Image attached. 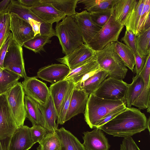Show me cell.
<instances>
[{"label":"cell","mask_w":150,"mask_h":150,"mask_svg":"<svg viewBox=\"0 0 150 150\" xmlns=\"http://www.w3.org/2000/svg\"><path fill=\"white\" fill-rule=\"evenodd\" d=\"M142 75H136L132 78V82L128 84L125 96L127 108H131L133 103L141 93L144 86Z\"/></svg>","instance_id":"cell-28"},{"label":"cell","mask_w":150,"mask_h":150,"mask_svg":"<svg viewBox=\"0 0 150 150\" xmlns=\"http://www.w3.org/2000/svg\"><path fill=\"white\" fill-rule=\"evenodd\" d=\"M37 78V76H27L21 83V85L25 95L38 104L44 106L48 101L50 94V90L46 84Z\"/></svg>","instance_id":"cell-10"},{"label":"cell","mask_w":150,"mask_h":150,"mask_svg":"<svg viewBox=\"0 0 150 150\" xmlns=\"http://www.w3.org/2000/svg\"><path fill=\"white\" fill-rule=\"evenodd\" d=\"M126 107V104H125L110 112L98 120L95 125L94 128H98L110 121L125 110Z\"/></svg>","instance_id":"cell-41"},{"label":"cell","mask_w":150,"mask_h":150,"mask_svg":"<svg viewBox=\"0 0 150 150\" xmlns=\"http://www.w3.org/2000/svg\"><path fill=\"white\" fill-rule=\"evenodd\" d=\"M11 2L8 10L9 13H14L28 22L32 19L42 23H45L33 13L29 8L21 5L18 0H11Z\"/></svg>","instance_id":"cell-33"},{"label":"cell","mask_w":150,"mask_h":150,"mask_svg":"<svg viewBox=\"0 0 150 150\" xmlns=\"http://www.w3.org/2000/svg\"><path fill=\"white\" fill-rule=\"evenodd\" d=\"M34 144L30 128L23 125L18 127L12 135L9 150H28Z\"/></svg>","instance_id":"cell-19"},{"label":"cell","mask_w":150,"mask_h":150,"mask_svg":"<svg viewBox=\"0 0 150 150\" xmlns=\"http://www.w3.org/2000/svg\"><path fill=\"white\" fill-rule=\"evenodd\" d=\"M124 26L115 20L112 9L111 15L107 22L87 45L95 51L102 50L109 43L118 41Z\"/></svg>","instance_id":"cell-5"},{"label":"cell","mask_w":150,"mask_h":150,"mask_svg":"<svg viewBox=\"0 0 150 150\" xmlns=\"http://www.w3.org/2000/svg\"><path fill=\"white\" fill-rule=\"evenodd\" d=\"M83 144L86 150H108L110 147L108 139L99 128L91 131L83 132Z\"/></svg>","instance_id":"cell-17"},{"label":"cell","mask_w":150,"mask_h":150,"mask_svg":"<svg viewBox=\"0 0 150 150\" xmlns=\"http://www.w3.org/2000/svg\"><path fill=\"white\" fill-rule=\"evenodd\" d=\"M55 31L61 45L63 53L69 54L83 44V40L74 18L66 16L57 23Z\"/></svg>","instance_id":"cell-3"},{"label":"cell","mask_w":150,"mask_h":150,"mask_svg":"<svg viewBox=\"0 0 150 150\" xmlns=\"http://www.w3.org/2000/svg\"><path fill=\"white\" fill-rule=\"evenodd\" d=\"M10 28L13 39L22 46L34 36L29 23L13 13H10Z\"/></svg>","instance_id":"cell-11"},{"label":"cell","mask_w":150,"mask_h":150,"mask_svg":"<svg viewBox=\"0 0 150 150\" xmlns=\"http://www.w3.org/2000/svg\"><path fill=\"white\" fill-rule=\"evenodd\" d=\"M11 137H8L0 141V150H9Z\"/></svg>","instance_id":"cell-49"},{"label":"cell","mask_w":150,"mask_h":150,"mask_svg":"<svg viewBox=\"0 0 150 150\" xmlns=\"http://www.w3.org/2000/svg\"><path fill=\"white\" fill-rule=\"evenodd\" d=\"M108 76L107 72L100 69L85 80L76 84L75 87L83 90L89 95L93 93Z\"/></svg>","instance_id":"cell-23"},{"label":"cell","mask_w":150,"mask_h":150,"mask_svg":"<svg viewBox=\"0 0 150 150\" xmlns=\"http://www.w3.org/2000/svg\"><path fill=\"white\" fill-rule=\"evenodd\" d=\"M95 51L83 44L69 55L58 58L57 60L72 70L88 61L95 56Z\"/></svg>","instance_id":"cell-14"},{"label":"cell","mask_w":150,"mask_h":150,"mask_svg":"<svg viewBox=\"0 0 150 150\" xmlns=\"http://www.w3.org/2000/svg\"><path fill=\"white\" fill-rule=\"evenodd\" d=\"M52 5L56 9L64 13L66 16H74L75 9L79 0H41Z\"/></svg>","instance_id":"cell-31"},{"label":"cell","mask_w":150,"mask_h":150,"mask_svg":"<svg viewBox=\"0 0 150 150\" xmlns=\"http://www.w3.org/2000/svg\"><path fill=\"white\" fill-rule=\"evenodd\" d=\"M55 132L61 141L62 150H86L79 139L64 127L58 129Z\"/></svg>","instance_id":"cell-25"},{"label":"cell","mask_w":150,"mask_h":150,"mask_svg":"<svg viewBox=\"0 0 150 150\" xmlns=\"http://www.w3.org/2000/svg\"><path fill=\"white\" fill-rule=\"evenodd\" d=\"M11 3V0H4L0 2V12L8 13V9Z\"/></svg>","instance_id":"cell-46"},{"label":"cell","mask_w":150,"mask_h":150,"mask_svg":"<svg viewBox=\"0 0 150 150\" xmlns=\"http://www.w3.org/2000/svg\"><path fill=\"white\" fill-rule=\"evenodd\" d=\"M125 104L126 101L107 100L91 93L89 96L85 110V121L90 128L93 129L100 120Z\"/></svg>","instance_id":"cell-2"},{"label":"cell","mask_w":150,"mask_h":150,"mask_svg":"<svg viewBox=\"0 0 150 150\" xmlns=\"http://www.w3.org/2000/svg\"><path fill=\"white\" fill-rule=\"evenodd\" d=\"M128 84L123 81L109 77L106 79L93 93L100 98L111 100L125 99Z\"/></svg>","instance_id":"cell-8"},{"label":"cell","mask_w":150,"mask_h":150,"mask_svg":"<svg viewBox=\"0 0 150 150\" xmlns=\"http://www.w3.org/2000/svg\"><path fill=\"white\" fill-rule=\"evenodd\" d=\"M18 0L21 5L29 8L34 6L40 1V0Z\"/></svg>","instance_id":"cell-47"},{"label":"cell","mask_w":150,"mask_h":150,"mask_svg":"<svg viewBox=\"0 0 150 150\" xmlns=\"http://www.w3.org/2000/svg\"><path fill=\"white\" fill-rule=\"evenodd\" d=\"M71 70L64 64H52L40 69L37 73V76L52 84L63 80Z\"/></svg>","instance_id":"cell-15"},{"label":"cell","mask_w":150,"mask_h":150,"mask_svg":"<svg viewBox=\"0 0 150 150\" xmlns=\"http://www.w3.org/2000/svg\"><path fill=\"white\" fill-rule=\"evenodd\" d=\"M30 131L32 139L34 144L40 143L48 132L45 128L40 125H33L30 128Z\"/></svg>","instance_id":"cell-39"},{"label":"cell","mask_w":150,"mask_h":150,"mask_svg":"<svg viewBox=\"0 0 150 150\" xmlns=\"http://www.w3.org/2000/svg\"><path fill=\"white\" fill-rule=\"evenodd\" d=\"M70 81L69 79L63 80L51 84L49 88L50 94L57 111V117Z\"/></svg>","instance_id":"cell-26"},{"label":"cell","mask_w":150,"mask_h":150,"mask_svg":"<svg viewBox=\"0 0 150 150\" xmlns=\"http://www.w3.org/2000/svg\"><path fill=\"white\" fill-rule=\"evenodd\" d=\"M115 48L125 66L133 72L135 63L133 51L125 44L118 41L115 42Z\"/></svg>","instance_id":"cell-32"},{"label":"cell","mask_w":150,"mask_h":150,"mask_svg":"<svg viewBox=\"0 0 150 150\" xmlns=\"http://www.w3.org/2000/svg\"><path fill=\"white\" fill-rule=\"evenodd\" d=\"M99 69H100L95 56L87 62L71 70L63 80H70L76 84L79 82L86 75Z\"/></svg>","instance_id":"cell-24"},{"label":"cell","mask_w":150,"mask_h":150,"mask_svg":"<svg viewBox=\"0 0 150 150\" xmlns=\"http://www.w3.org/2000/svg\"><path fill=\"white\" fill-rule=\"evenodd\" d=\"M115 43H110L102 50L95 51V57L100 69L107 72L109 77L123 80L128 70L116 52Z\"/></svg>","instance_id":"cell-4"},{"label":"cell","mask_w":150,"mask_h":150,"mask_svg":"<svg viewBox=\"0 0 150 150\" xmlns=\"http://www.w3.org/2000/svg\"><path fill=\"white\" fill-rule=\"evenodd\" d=\"M5 94L18 127L23 125L26 114L24 103L25 94L21 83L18 82Z\"/></svg>","instance_id":"cell-6"},{"label":"cell","mask_w":150,"mask_h":150,"mask_svg":"<svg viewBox=\"0 0 150 150\" xmlns=\"http://www.w3.org/2000/svg\"><path fill=\"white\" fill-rule=\"evenodd\" d=\"M67 90L61 104L59 114L57 117V124L63 125L65 123V116L68 110L73 92L75 84L71 80Z\"/></svg>","instance_id":"cell-37"},{"label":"cell","mask_w":150,"mask_h":150,"mask_svg":"<svg viewBox=\"0 0 150 150\" xmlns=\"http://www.w3.org/2000/svg\"><path fill=\"white\" fill-rule=\"evenodd\" d=\"M51 38L47 35L38 34L25 42L23 46L36 53H39L41 51H44V46L51 43Z\"/></svg>","instance_id":"cell-36"},{"label":"cell","mask_w":150,"mask_h":150,"mask_svg":"<svg viewBox=\"0 0 150 150\" xmlns=\"http://www.w3.org/2000/svg\"><path fill=\"white\" fill-rule=\"evenodd\" d=\"M150 117H149V118L147 119L146 129H148L149 133L150 132Z\"/></svg>","instance_id":"cell-50"},{"label":"cell","mask_w":150,"mask_h":150,"mask_svg":"<svg viewBox=\"0 0 150 150\" xmlns=\"http://www.w3.org/2000/svg\"><path fill=\"white\" fill-rule=\"evenodd\" d=\"M112 8L90 13L91 18L97 24L102 27L108 21L112 13Z\"/></svg>","instance_id":"cell-38"},{"label":"cell","mask_w":150,"mask_h":150,"mask_svg":"<svg viewBox=\"0 0 150 150\" xmlns=\"http://www.w3.org/2000/svg\"><path fill=\"white\" fill-rule=\"evenodd\" d=\"M3 67L24 79L27 76L25 68L22 47L13 38L8 46L4 59Z\"/></svg>","instance_id":"cell-9"},{"label":"cell","mask_w":150,"mask_h":150,"mask_svg":"<svg viewBox=\"0 0 150 150\" xmlns=\"http://www.w3.org/2000/svg\"><path fill=\"white\" fill-rule=\"evenodd\" d=\"M120 150H140L132 137L124 138Z\"/></svg>","instance_id":"cell-43"},{"label":"cell","mask_w":150,"mask_h":150,"mask_svg":"<svg viewBox=\"0 0 150 150\" xmlns=\"http://www.w3.org/2000/svg\"><path fill=\"white\" fill-rule=\"evenodd\" d=\"M137 53L140 57L150 54V28L142 30L136 37Z\"/></svg>","instance_id":"cell-30"},{"label":"cell","mask_w":150,"mask_h":150,"mask_svg":"<svg viewBox=\"0 0 150 150\" xmlns=\"http://www.w3.org/2000/svg\"><path fill=\"white\" fill-rule=\"evenodd\" d=\"M39 143L37 150H62L61 141L55 132L48 131Z\"/></svg>","instance_id":"cell-35"},{"label":"cell","mask_w":150,"mask_h":150,"mask_svg":"<svg viewBox=\"0 0 150 150\" xmlns=\"http://www.w3.org/2000/svg\"><path fill=\"white\" fill-rule=\"evenodd\" d=\"M135 0H114L112 7L115 20L125 26L133 9Z\"/></svg>","instance_id":"cell-21"},{"label":"cell","mask_w":150,"mask_h":150,"mask_svg":"<svg viewBox=\"0 0 150 150\" xmlns=\"http://www.w3.org/2000/svg\"><path fill=\"white\" fill-rule=\"evenodd\" d=\"M89 95L83 90L75 87L67 112L65 122L81 113H84Z\"/></svg>","instance_id":"cell-20"},{"label":"cell","mask_w":150,"mask_h":150,"mask_svg":"<svg viewBox=\"0 0 150 150\" xmlns=\"http://www.w3.org/2000/svg\"><path fill=\"white\" fill-rule=\"evenodd\" d=\"M150 54L146 57L144 66L140 73L143 81L144 86L142 91L132 105L138 107L140 110L147 109V112H150Z\"/></svg>","instance_id":"cell-18"},{"label":"cell","mask_w":150,"mask_h":150,"mask_svg":"<svg viewBox=\"0 0 150 150\" xmlns=\"http://www.w3.org/2000/svg\"><path fill=\"white\" fill-rule=\"evenodd\" d=\"M147 56L140 57L138 53L134 54L135 67L133 70L136 75L140 74L143 69L146 62Z\"/></svg>","instance_id":"cell-44"},{"label":"cell","mask_w":150,"mask_h":150,"mask_svg":"<svg viewBox=\"0 0 150 150\" xmlns=\"http://www.w3.org/2000/svg\"><path fill=\"white\" fill-rule=\"evenodd\" d=\"M73 17L76 23L83 43L87 45L102 27L92 20L90 13L86 10L80 13L76 12Z\"/></svg>","instance_id":"cell-13"},{"label":"cell","mask_w":150,"mask_h":150,"mask_svg":"<svg viewBox=\"0 0 150 150\" xmlns=\"http://www.w3.org/2000/svg\"><path fill=\"white\" fill-rule=\"evenodd\" d=\"M18 127L5 93L0 95V141L11 137Z\"/></svg>","instance_id":"cell-12"},{"label":"cell","mask_w":150,"mask_h":150,"mask_svg":"<svg viewBox=\"0 0 150 150\" xmlns=\"http://www.w3.org/2000/svg\"><path fill=\"white\" fill-rule=\"evenodd\" d=\"M10 31L9 16L7 19L4 28L0 31V47L8 34Z\"/></svg>","instance_id":"cell-45"},{"label":"cell","mask_w":150,"mask_h":150,"mask_svg":"<svg viewBox=\"0 0 150 150\" xmlns=\"http://www.w3.org/2000/svg\"><path fill=\"white\" fill-rule=\"evenodd\" d=\"M24 103L28 118L32 125H40L44 127V120L38 104L28 96L25 95Z\"/></svg>","instance_id":"cell-27"},{"label":"cell","mask_w":150,"mask_h":150,"mask_svg":"<svg viewBox=\"0 0 150 150\" xmlns=\"http://www.w3.org/2000/svg\"><path fill=\"white\" fill-rule=\"evenodd\" d=\"M147 119L139 109L126 107L124 111L98 128L113 137H131L146 129Z\"/></svg>","instance_id":"cell-1"},{"label":"cell","mask_w":150,"mask_h":150,"mask_svg":"<svg viewBox=\"0 0 150 150\" xmlns=\"http://www.w3.org/2000/svg\"><path fill=\"white\" fill-rule=\"evenodd\" d=\"M21 78L19 75L0 67V95L12 88Z\"/></svg>","instance_id":"cell-29"},{"label":"cell","mask_w":150,"mask_h":150,"mask_svg":"<svg viewBox=\"0 0 150 150\" xmlns=\"http://www.w3.org/2000/svg\"><path fill=\"white\" fill-rule=\"evenodd\" d=\"M44 120V127L48 131L55 132L58 129L56 123L57 114L51 96H50L47 104L43 106L38 104Z\"/></svg>","instance_id":"cell-22"},{"label":"cell","mask_w":150,"mask_h":150,"mask_svg":"<svg viewBox=\"0 0 150 150\" xmlns=\"http://www.w3.org/2000/svg\"><path fill=\"white\" fill-rule=\"evenodd\" d=\"M10 13L0 12V31L3 28Z\"/></svg>","instance_id":"cell-48"},{"label":"cell","mask_w":150,"mask_h":150,"mask_svg":"<svg viewBox=\"0 0 150 150\" xmlns=\"http://www.w3.org/2000/svg\"><path fill=\"white\" fill-rule=\"evenodd\" d=\"M12 39L13 35L10 31L0 47V67L1 68H4V59L9 43Z\"/></svg>","instance_id":"cell-42"},{"label":"cell","mask_w":150,"mask_h":150,"mask_svg":"<svg viewBox=\"0 0 150 150\" xmlns=\"http://www.w3.org/2000/svg\"><path fill=\"white\" fill-rule=\"evenodd\" d=\"M32 12L44 22L52 24L59 23L66 15L56 9L51 4L40 1L30 8Z\"/></svg>","instance_id":"cell-16"},{"label":"cell","mask_w":150,"mask_h":150,"mask_svg":"<svg viewBox=\"0 0 150 150\" xmlns=\"http://www.w3.org/2000/svg\"><path fill=\"white\" fill-rule=\"evenodd\" d=\"M114 0H79L78 3L84 6L88 12L92 13L112 8Z\"/></svg>","instance_id":"cell-34"},{"label":"cell","mask_w":150,"mask_h":150,"mask_svg":"<svg viewBox=\"0 0 150 150\" xmlns=\"http://www.w3.org/2000/svg\"><path fill=\"white\" fill-rule=\"evenodd\" d=\"M150 0H135L130 16L125 26L126 30L132 31L137 35L144 29L150 18Z\"/></svg>","instance_id":"cell-7"},{"label":"cell","mask_w":150,"mask_h":150,"mask_svg":"<svg viewBox=\"0 0 150 150\" xmlns=\"http://www.w3.org/2000/svg\"><path fill=\"white\" fill-rule=\"evenodd\" d=\"M136 35L131 30H126L124 36L121 40L133 52L137 54L136 44Z\"/></svg>","instance_id":"cell-40"}]
</instances>
